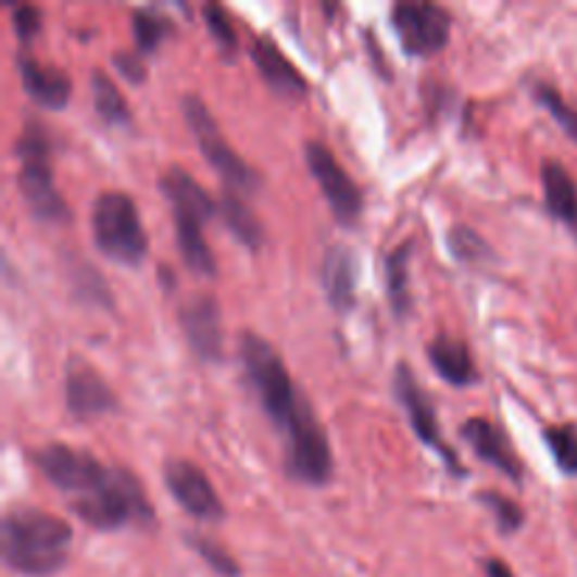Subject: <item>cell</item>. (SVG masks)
<instances>
[{
	"label": "cell",
	"instance_id": "1",
	"mask_svg": "<svg viewBox=\"0 0 577 577\" xmlns=\"http://www.w3.org/2000/svg\"><path fill=\"white\" fill-rule=\"evenodd\" d=\"M0 547L9 569L28 577L54 575L68 561L71 527L46 510L14 507L3 516Z\"/></svg>",
	"mask_w": 577,
	"mask_h": 577
},
{
	"label": "cell",
	"instance_id": "2",
	"mask_svg": "<svg viewBox=\"0 0 577 577\" xmlns=\"http://www.w3.org/2000/svg\"><path fill=\"white\" fill-rule=\"evenodd\" d=\"M161 192L173 206L175 240H178V254L184 265L198 276H214L217 262L203 237V223L214 214V200L184 166L166 170L161 178Z\"/></svg>",
	"mask_w": 577,
	"mask_h": 577
},
{
	"label": "cell",
	"instance_id": "3",
	"mask_svg": "<svg viewBox=\"0 0 577 577\" xmlns=\"http://www.w3.org/2000/svg\"><path fill=\"white\" fill-rule=\"evenodd\" d=\"M71 510L85 524L97 529H118L124 524H152V507L141 481L124 471L111 467L97 488L71 499Z\"/></svg>",
	"mask_w": 577,
	"mask_h": 577
},
{
	"label": "cell",
	"instance_id": "4",
	"mask_svg": "<svg viewBox=\"0 0 577 577\" xmlns=\"http://www.w3.org/2000/svg\"><path fill=\"white\" fill-rule=\"evenodd\" d=\"M240 361L254 392L260 394L265 414L274 419L279 431H285L293 414L299 412L304 394H299V389L293 386V378H290L279 352L268 341H262L256 333H242Z\"/></svg>",
	"mask_w": 577,
	"mask_h": 577
},
{
	"label": "cell",
	"instance_id": "5",
	"mask_svg": "<svg viewBox=\"0 0 577 577\" xmlns=\"http://www.w3.org/2000/svg\"><path fill=\"white\" fill-rule=\"evenodd\" d=\"M14 155L21 161V192L26 198L28 209L35 217L49 223H65L71 217L68 206L54 186V170H51V147L49 136L37 122H28L23 133L17 136Z\"/></svg>",
	"mask_w": 577,
	"mask_h": 577
},
{
	"label": "cell",
	"instance_id": "6",
	"mask_svg": "<svg viewBox=\"0 0 577 577\" xmlns=\"http://www.w3.org/2000/svg\"><path fill=\"white\" fill-rule=\"evenodd\" d=\"M93 242L104 256L122 265H141L147 256V234L138 217L136 200L124 192H104L90 214Z\"/></svg>",
	"mask_w": 577,
	"mask_h": 577
},
{
	"label": "cell",
	"instance_id": "7",
	"mask_svg": "<svg viewBox=\"0 0 577 577\" xmlns=\"http://www.w3.org/2000/svg\"><path fill=\"white\" fill-rule=\"evenodd\" d=\"M180 111H184L186 124L192 130L195 141H198L203 159L212 164V170L223 178V184L228 189H240V192H254L260 189V175L246 164V161L234 152V147L228 145L226 136L221 133L217 122H214L212 111L206 108V102L195 93H186L180 99Z\"/></svg>",
	"mask_w": 577,
	"mask_h": 577
},
{
	"label": "cell",
	"instance_id": "8",
	"mask_svg": "<svg viewBox=\"0 0 577 577\" xmlns=\"http://www.w3.org/2000/svg\"><path fill=\"white\" fill-rule=\"evenodd\" d=\"M285 440H288V451H285V467L288 476L304 485H324L333 474V454L327 434H324L322 423L310 409L308 398L302 400L299 412L293 414L290 426L285 428Z\"/></svg>",
	"mask_w": 577,
	"mask_h": 577
},
{
	"label": "cell",
	"instance_id": "9",
	"mask_svg": "<svg viewBox=\"0 0 577 577\" xmlns=\"http://www.w3.org/2000/svg\"><path fill=\"white\" fill-rule=\"evenodd\" d=\"M35 462L40 467V474L54 488H60L62 493H68L71 499L90 493L111 471V467H104L97 456L83 451V448L62 446V442L40 448L35 454Z\"/></svg>",
	"mask_w": 577,
	"mask_h": 577
},
{
	"label": "cell",
	"instance_id": "10",
	"mask_svg": "<svg viewBox=\"0 0 577 577\" xmlns=\"http://www.w3.org/2000/svg\"><path fill=\"white\" fill-rule=\"evenodd\" d=\"M392 26L400 37V46L409 54L426 57L442 51L451 37V14L437 3H394Z\"/></svg>",
	"mask_w": 577,
	"mask_h": 577
},
{
	"label": "cell",
	"instance_id": "11",
	"mask_svg": "<svg viewBox=\"0 0 577 577\" xmlns=\"http://www.w3.org/2000/svg\"><path fill=\"white\" fill-rule=\"evenodd\" d=\"M304 159H308V170L313 173V178L322 186L336 221L352 226L361 209H364V198H361V189L355 186V180L350 178L344 166L338 164L330 147H324L322 141H308L304 145Z\"/></svg>",
	"mask_w": 577,
	"mask_h": 577
},
{
	"label": "cell",
	"instance_id": "12",
	"mask_svg": "<svg viewBox=\"0 0 577 577\" xmlns=\"http://www.w3.org/2000/svg\"><path fill=\"white\" fill-rule=\"evenodd\" d=\"M394 394H398L405 417H409V423H412L414 434H417L419 440L426 442V446H431L434 451H437V454L446 460V465L454 471V476H465V465H462V462L456 460L454 451H451V448L442 442L440 423H437V412H434V405H431V400H428V394L419 389L412 366L400 364L398 369H394Z\"/></svg>",
	"mask_w": 577,
	"mask_h": 577
},
{
	"label": "cell",
	"instance_id": "13",
	"mask_svg": "<svg viewBox=\"0 0 577 577\" xmlns=\"http://www.w3.org/2000/svg\"><path fill=\"white\" fill-rule=\"evenodd\" d=\"M178 324L186 336V344L200 361H221L223 358V313L217 299L198 293L186 299L178 310Z\"/></svg>",
	"mask_w": 577,
	"mask_h": 577
},
{
	"label": "cell",
	"instance_id": "14",
	"mask_svg": "<svg viewBox=\"0 0 577 577\" xmlns=\"http://www.w3.org/2000/svg\"><path fill=\"white\" fill-rule=\"evenodd\" d=\"M164 481L170 493L175 496V502L192 513L195 518H206V522H217L223 518V504L217 499V490L212 488L209 476L200 471L195 462L189 460H170L164 465Z\"/></svg>",
	"mask_w": 577,
	"mask_h": 577
},
{
	"label": "cell",
	"instance_id": "15",
	"mask_svg": "<svg viewBox=\"0 0 577 577\" xmlns=\"http://www.w3.org/2000/svg\"><path fill=\"white\" fill-rule=\"evenodd\" d=\"M65 405L74 417H99L116 409V394L93 366L71 358L65 364Z\"/></svg>",
	"mask_w": 577,
	"mask_h": 577
},
{
	"label": "cell",
	"instance_id": "16",
	"mask_svg": "<svg viewBox=\"0 0 577 577\" xmlns=\"http://www.w3.org/2000/svg\"><path fill=\"white\" fill-rule=\"evenodd\" d=\"M17 74H21V83L26 88V93L35 99L42 108H51V111H60L65 108L71 99V79L62 71L51 68V65H42L35 57L21 51L17 54Z\"/></svg>",
	"mask_w": 577,
	"mask_h": 577
},
{
	"label": "cell",
	"instance_id": "17",
	"mask_svg": "<svg viewBox=\"0 0 577 577\" xmlns=\"http://www.w3.org/2000/svg\"><path fill=\"white\" fill-rule=\"evenodd\" d=\"M462 437L471 442V448H474L479 460L499 467V471H502L504 476H510L513 481L522 479V462H518L516 454H513V448H510L502 428L493 426L490 419L485 417L467 419L465 426H462Z\"/></svg>",
	"mask_w": 577,
	"mask_h": 577
},
{
	"label": "cell",
	"instance_id": "18",
	"mask_svg": "<svg viewBox=\"0 0 577 577\" xmlns=\"http://www.w3.org/2000/svg\"><path fill=\"white\" fill-rule=\"evenodd\" d=\"M251 57H254L260 76L265 79V85H268L274 93L288 99L304 97V90H308L304 76L299 74V68H296L293 62L279 51V46H276L274 40H268V37L254 40V46H251Z\"/></svg>",
	"mask_w": 577,
	"mask_h": 577
},
{
	"label": "cell",
	"instance_id": "19",
	"mask_svg": "<svg viewBox=\"0 0 577 577\" xmlns=\"http://www.w3.org/2000/svg\"><path fill=\"white\" fill-rule=\"evenodd\" d=\"M355 256L347 246H330L322 262V285L336 310H347L355 302Z\"/></svg>",
	"mask_w": 577,
	"mask_h": 577
},
{
	"label": "cell",
	"instance_id": "20",
	"mask_svg": "<svg viewBox=\"0 0 577 577\" xmlns=\"http://www.w3.org/2000/svg\"><path fill=\"white\" fill-rule=\"evenodd\" d=\"M428 361L442 380L454 386H467L476 380V366L465 341L451 336L434 338L428 344Z\"/></svg>",
	"mask_w": 577,
	"mask_h": 577
},
{
	"label": "cell",
	"instance_id": "21",
	"mask_svg": "<svg viewBox=\"0 0 577 577\" xmlns=\"http://www.w3.org/2000/svg\"><path fill=\"white\" fill-rule=\"evenodd\" d=\"M541 184L543 200H547L552 217L566 221L572 226V221L577 217V186L572 175L566 173V166H561L557 161H547L541 166Z\"/></svg>",
	"mask_w": 577,
	"mask_h": 577
},
{
	"label": "cell",
	"instance_id": "22",
	"mask_svg": "<svg viewBox=\"0 0 577 577\" xmlns=\"http://www.w3.org/2000/svg\"><path fill=\"white\" fill-rule=\"evenodd\" d=\"M217 206H221V214H223V221H226V226L231 228V234L242 242V246L256 251V248L265 242V231H262L260 217H256L254 209L248 206L246 200L237 198V192L226 189V192L221 195V200H217Z\"/></svg>",
	"mask_w": 577,
	"mask_h": 577
},
{
	"label": "cell",
	"instance_id": "23",
	"mask_svg": "<svg viewBox=\"0 0 577 577\" xmlns=\"http://www.w3.org/2000/svg\"><path fill=\"white\" fill-rule=\"evenodd\" d=\"M409 260H412V246H398L392 254H386V290L389 302L398 316H405L412 308V293H409Z\"/></svg>",
	"mask_w": 577,
	"mask_h": 577
},
{
	"label": "cell",
	"instance_id": "24",
	"mask_svg": "<svg viewBox=\"0 0 577 577\" xmlns=\"http://www.w3.org/2000/svg\"><path fill=\"white\" fill-rule=\"evenodd\" d=\"M90 90H93V108L108 124H127L130 122V108L124 102L122 90L116 88L111 76L102 68L93 71L90 76Z\"/></svg>",
	"mask_w": 577,
	"mask_h": 577
},
{
	"label": "cell",
	"instance_id": "25",
	"mask_svg": "<svg viewBox=\"0 0 577 577\" xmlns=\"http://www.w3.org/2000/svg\"><path fill=\"white\" fill-rule=\"evenodd\" d=\"M133 35H136L138 54H152L166 37L173 35V23L152 9H136L133 12Z\"/></svg>",
	"mask_w": 577,
	"mask_h": 577
},
{
	"label": "cell",
	"instance_id": "26",
	"mask_svg": "<svg viewBox=\"0 0 577 577\" xmlns=\"http://www.w3.org/2000/svg\"><path fill=\"white\" fill-rule=\"evenodd\" d=\"M448 242H451V251L460 262H467V265H481L485 260H493V251L474 228L467 226H454L448 231Z\"/></svg>",
	"mask_w": 577,
	"mask_h": 577
},
{
	"label": "cell",
	"instance_id": "27",
	"mask_svg": "<svg viewBox=\"0 0 577 577\" xmlns=\"http://www.w3.org/2000/svg\"><path fill=\"white\" fill-rule=\"evenodd\" d=\"M543 440L550 446L557 467L564 474L577 476V428L575 426H552L547 428Z\"/></svg>",
	"mask_w": 577,
	"mask_h": 577
},
{
	"label": "cell",
	"instance_id": "28",
	"mask_svg": "<svg viewBox=\"0 0 577 577\" xmlns=\"http://www.w3.org/2000/svg\"><path fill=\"white\" fill-rule=\"evenodd\" d=\"M479 502L485 504L490 513H493L496 524H499V529H502V536H510V532L522 529L524 510L518 502H513V499H507V496H502V493H490V490H481Z\"/></svg>",
	"mask_w": 577,
	"mask_h": 577
},
{
	"label": "cell",
	"instance_id": "29",
	"mask_svg": "<svg viewBox=\"0 0 577 577\" xmlns=\"http://www.w3.org/2000/svg\"><path fill=\"white\" fill-rule=\"evenodd\" d=\"M536 99L538 102L550 111V116L555 118L561 127L566 130V136L572 138V141H577V111L572 108L569 102H566L561 93H557L555 88H550V85H536Z\"/></svg>",
	"mask_w": 577,
	"mask_h": 577
},
{
	"label": "cell",
	"instance_id": "30",
	"mask_svg": "<svg viewBox=\"0 0 577 577\" xmlns=\"http://www.w3.org/2000/svg\"><path fill=\"white\" fill-rule=\"evenodd\" d=\"M189 543H192V550L198 552V555L203 557V561H206L214 572H217V575L240 577V566H237V561H234L226 550H223L221 543L195 536V532H189Z\"/></svg>",
	"mask_w": 577,
	"mask_h": 577
},
{
	"label": "cell",
	"instance_id": "31",
	"mask_svg": "<svg viewBox=\"0 0 577 577\" xmlns=\"http://www.w3.org/2000/svg\"><path fill=\"white\" fill-rule=\"evenodd\" d=\"M203 21H206L214 40L221 42V49L231 54V51L237 49V32H234V23L226 9L217 7V3H206V7H203Z\"/></svg>",
	"mask_w": 577,
	"mask_h": 577
},
{
	"label": "cell",
	"instance_id": "32",
	"mask_svg": "<svg viewBox=\"0 0 577 577\" xmlns=\"http://www.w3.org/2000/svg\"><path fill=\"white\" fill-rule=\"evenodd\" d=\"M40 21H42V14L37 7H26V3H23V7L12 9L14 35H17V40H21L23 46H26V42L32 40L37 32H40Z\"/></svg>",
	"mask_w": 577,
	"mask_h": 577
},
{
	"label": "cell",
	"instance_id": "33",
	"mask_svg": "<svg viewBox=\"0 0 577 577\" xmlns=\"http://www.w3.org/2000/svg\"><path fill=\"white\" fill-rule=\"evenodd\" d=\"M113 65H116L118 74L127 76L130 83H145L147 79L145 62H141V57H138L136 51H116V54H113Z\"/></svg>",
	"mask_w": 577,
	"mask_h": 577
},
{
	"label": "cell",
	"instance_id": "34",
	"mask_svg": "<svg viewBox=\"0 0 577 577\" xmlns=\"http://www.w3.org/2000/svg\"><path fill=\"white\" fill-rule=\"evenodd\" d=\"M485 575L488 577H513V572H510V566L504 564V561H499V557H490V561H485Z\"/></svg>",
	"mask_w": 577,
	"mask_h": 577
},
{
	"label": "cell",
	"instance_id": "35",
	"mask_svg": "<svg viewBox=\"0 0 577 577\" xmlns=\"http://www.w3.org/2000/svg\"><path fill=\"white\" fill-rule=\"evenodd\" d=\"M572 231H575V237H577V217H575V221H572Z\"/></svg>",
	"mask_w": 577,
	"mask_h": 577
}]
</instances>
